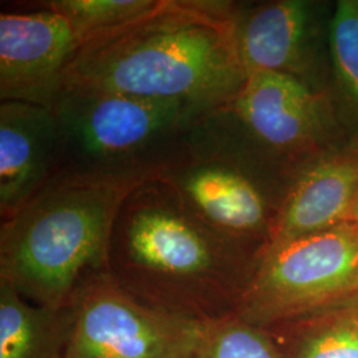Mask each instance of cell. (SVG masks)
Returning a JSON list of instances; mask_svg holds the SVG:
<instances>
[{"mask_svg": "<svg viewBox=\"0 0 358 358\" xmlns=\"http://www.w3.org/2000/svg\"><path fill=\"white\" fill-rule=\"evenodd\" d=\"M231 1L162 0L141 20L81 47L64 85L108 90L206 115L247 80Z\"/></svg>", "mask_w": 358, "mask_h": 358, "instance_id": "2", "label": "cell"}, {"mask_svg": "<svg viewBox=\"0 0 358 358\" xmlns=\"http://www.w3.org/2000/svg\"><path fill=\"white\" fill-rule=\"evenodd\" d=\"M71 306L75 331L68 358H194L207 324L142 304L108 271L81 282Z\"/></svg>", "mask_w": 358, "mask_h": 358, "instance_id": "7", "label": "cell"}, {"mask_svg": "<svg viewBox=\"0 0 358 358\" xmlns=\"http://www.w3.org/2000/svg\"><path fill=\"white\" fill-rule=\"evenodd\" d=\"M287 358H358V313L301 334Z\"/></svg>", "mask_w": 358, "mask_h": 358, "instance_id": "17", "label": "cell"}, {"mask_svg": "<svg viewBox=\"0 0 358 358\" xmlns=\"http://www.w3.org/2000/svg\"><path fill=\"white\" fill-rule=\"evenodd\" d=\"M162 0H45L35 8L60 15L73 29L81 47L109 36L150 15Z\"/></svg>", "mask_w": 358, "mask_h": 358, "instance_id": "14", "label": "cell"}, {"mask_svg": "<svg viewBox=\"0 0 358 358\" xmlns=\"http://www.w3.org/2000/svg\"><path fill=\"white\" fill-rule=\"evenodd\" d=\"M257 262L194 217L158 176L136 186L120 207L106 271L142 304L213 322L238 316Z\"/></svg>", "mask_w": 358, "mask_h": 358, "instance_id": "1", "label": "cell"}, {"mask_svg": "<svg viewBox=\"0 0 358 358\" xmlns=\"http://www.w3.org/2000/svg\"><path fill=\"white\" fill-rule=\"evenodd\" d=\"M62 170V141L51 108L0 103V215L8 217Z\"/></svg>", "mask_w": 358, "mask_h": 358, "instance_id": "10", "label": "cell"}, {"mask_svg": "<svg viewBox=\"0 0 358 358\" xmlns=\"http://www.w3.org/2000/svg\"><path fill=\"white\" fill-rule=\"evenodd\" d=\"M358 294V226L345 222L266 250L238 317L267 329Z\"/></svg>", "mask_w": 358, "mask_h": 358, "instance_id": "6", "label": "cell"}, {"mask_svg": "<svg viewBox=\"0 0 358 358\" xmlns=\"http://www.w3.org/2000/svg\"><path fill=\"white\" fill-rule=\"evenodd\" d=\"M145 179L62 169L1 217L0 282L38 306H69L81 282L108 268L120 207Z\"/></svg>", "mask_w": 358, "mask_h": 358, "instance_id": "3", "label": "cell"}, {"mask_svg": "<svg viewBox=\"0 0 358 358\" xmlns=\"http://www.w3.org/2000/svg\"><path fill=\"white\" fill-rule=\"evenodd\" d=\"M28 10L0 13V101L51 108L81 43L60 15Z\"/></svg>", "mask_w": 358, "mask_h": 358, "instance_id": "9", "label": "cell"}, {"mask_svg": "<svg viewBox=\"0 0 358 358\" xmlns=\"http://www.w3.org/2000/svg\"><path fill=\"white\" fill-rule=\"evenodd\" d=\"M331 47L337 76L358 106V1H338L331 24Z\"/></svg>", "mask_w": 358, "mask_h": 358, "instance_id": "16", "label": "cell"}, {"mask_svg": "<svg viewBox=\"0 0 358 358\" xmlns=\"http://www.w3.org/2000/svg\"><path fill=\"white\" fill-rule=\"evenodd\" d=\"M159 177L207 227L257 259L264 252L279 205L245 170L198 140L192 129L186 150Z\"/></svg>", "mask_w": 358, "mask_h": 358, "instance_id": "8", "label": "cell"}, {"mask_svg": "<svg viewBox=\"0 0 358 358\" xmlns=\"http://www.w3.org/2000/svg\"><path fill=\"white\" fill-rule=\"evenodd\" d=\"M353 217H355V223L357 224L358 226V199H357V203H356V207H355V214H353Z\"/></svg>", "mask_w": 358, "mask_h": 358, "instance_id": "18", "label": "cell"}, {"mask_svg": "<svg viewBox=\"0 0 358 358\" xmlns=\"http://www.w3.org/2000/svg\"><path fill=\"white\" fill-rule=\"evenodd\" d=\"M73 331L71 304L38 306L0 282V358H68Z\"/></svg>", "mask_w": 358, "mask_h": 358, "instance_id": "13", "label": "cell"}, {"mask_svg": "<svg viewBox=\"0 0 358 358\" xmlns=\"http://www.w3.org/2000/svg\"><path fill=\"white\" fill-rule=\"evenodd\" d=\"M321 128L320 97L306 81L260 72L247 77L229 103L199 117L192 134L264 187L260 167L294 162L317 140Z\"/></svg>", "mask_w": 358, "mask_h": 358, "instance_id": "5", "label": "cell"}, {"mask_svg": "<svg viewBox=\"0 0 358 358\" xmlns=\"http://www.w3.org/2000/svg\"><path fill=\"white\" fill-rule=\"evenodd\" d=\"M309 27L310 7L301 0L269 1L252 8L239 6L235 40L247 77L276 72L303 80Z\"/></svg>", "mask_w": 358, "mask_h": 358, "instance_id": "12", "label": "cell"}, {"mask_svg": "<svg viewBox=\"0 0 358 358\" xmlns=\"http://www.w3.org/2000/svg\"><path fill=\"white\" fill-rule=\"evenodd\" d=\"M357 199V153L334 154L303 167L278 210L266 250L353 222Z\"/></svg>", "mask_w": 358, "mask_h": 358, "instance_id": "11", "label": "cell"}, {"mask_svg": "<svg viewBox=\"0 0 358 358\" xmlns=\"http://www.w3.org/2000/svg\"><path fill=\"white\" fill-rule=\"evenodd\" d=\"M194 358H282L276 343L263 328L238 316L206 324Z\"/></svg>", "mask_w": 358, "mask_h": 358, "instance_id": "15", "label": "cell"}, {"mask_svg": "<svg viewBox=\"0 0 358 358\" xmlns=\"http://www.w3.org/2000/svg\"><path fill=\"white\" fill-rule=\"evenodd\" d=\"M62 141V169L152 178L186 150L202 115L108 90L64 85L52 103Z\"/></svg>", "mask_w": 358, "mask_h": 358, "instance_id": "4", "label": "cell"}]
</instances>
